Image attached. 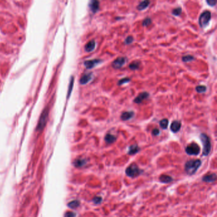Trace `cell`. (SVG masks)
Returning a JSON list of instances; mask_svg holds the SVG:
<instances>
[{
	"mask_svg": "<svg viewBox=\"0 0 217 217\" xmlns=\"http://www.w3.org/2000/svg\"><path fill=\"white\" fill-rule=\"evenodd\" d=\"M201 164V162L199 160H189L186 162L185 166V170L187 174L192 175L196 172Z\"/></svg>",
	"mask_w": 217,
	"mask_h": 217,
	"instance_id": "cell-1",
	"label": "cell"
},
{
	"mask_svg": "<svg viewBox=\"0 0 217 217\" xmlns=\"http://www.w3.org/2000/svg\"><path fill=\"white\" fill-rule=\"evenodd\" d=\"M200 138H201V142L203 144V152H202V154L204 156L208 155L210 153L211 149V142H210V138L206 134H201L200 135Z\"/></svg>",
	"mask_w": 217,
	"mask_h": 217,
	"instance_id": "cell-2",
	"label": "cell"
},
{
	"mask_svg": "<svg viewBox=\"0 0 217 217\" xmlns=\"http://www.w3.org/2000/svg\"><path fill=\"white\" fill-rule=\"evenodd\" d=\"M211 17V12L210 11H204L202 12L199 17V24L201 27H205L210 22Z\"/></svg>",
	"mask_w": 217,
	"mask_h": 217,
	"instance_id": "cell-3",
	"label": "cell"
},
{
	"mask_svg": "<svg viewBox=\"0 0 217 217\" xmlns=\"http://www.w3.org/2000/svg\"><path fill=\"white\" fill-rule=\"evenodd\" d=\"M141 170L136 164L130 165L126 170V174L128 176L131 177V178L138 176L141 174Z\"/></svg>",
	"mask_w": 217,
	"mask_h": 217,
	"instance_id": "cell-4",
	"label": "cell"
},
{
	"mask_svg": "<svg viewBox=\"0 0 217 217\" xmlns=\"http://www.w3.org/2000/svg\"><path fill=\"white\" fill-rule=\"evenodd\" d=\"M185 151L187 154L190 155H197L200 153V147L197 144L192 143L187 146Z\"/></svg>",
	"mask_w": 217,
	"mask_h": 217,
	"instance_id": "cell-5",
	"label": "cell"
},
{
	"mask_svg": "<svg viewBox=\"0 0 217 217\" xmlns=\"http://www.w3.org/2000/svg\"><path fill=\"white\" fill-rule=\"evenodd\" d=\"M48 109H46H46L42 112V115H41L39 122H38V124L37 126L38 130H41L44 128L45 124H46L47 117H48Z\"/></svg>",
	"mask_w": 217,
	"mask_h": 217,
	"instance_id": "cell-6",
	"label": "cell"
},
{
	"mask_svg": "<svg viewBox=\"0 0 217 217\" xmlns=\"http://www.w3.org/2000/svg\"><path fill=\"white\" fill-rule=\"evenodd\" d=\"M126 63V58L124 57H119L112 63V66L115 69H119L122 67Z\"/></svg>",
	"mask_w": 217,
	"mask_h": 217,
	"instance_id": "cell-7",
	"label": "cell"
},
{
	"mask_svg": "<svg viewBox=\"0 0 217 217\" xmlns=\"http://www.w3.org/2000/svg\"><path fill=\"white\" fill-rule=\"evenodd\" d=\"M101 62L102 61L100 59H92V60L86 61L84 64L87 69H92L93 67H96L99 64H100Z\"/></svg>",
	"mask_w": 217,
	"mask_h": 217,
	"instance_id": "cell-8",
	"label": "cell"
},
{
	"mask_svg": "<svg viewBox=\"0 0 217 217\" xmlns=\"http://www.w3.org/2000/svg\"><path fill=\"white\" fill-rule=\"evenodd\" d=\"M149 96H150V94H149V93H148L147 92H141V94H139L134 99V102L136 104L141 103L145 99H147V98L149 97Z\"/></svg>",
	"mask_w": 217,
	"mask_h": 217,
	"instance_id": "cell-9",
	"label": "cell"
},
{
	"mask_svg": "<svg viewBox=\"0 0 217 217\" xmlns=\"http://www.w3.org/2000/svg\"><path fill=\"white\" fill-rule=\"evenodd\" d=\"M92 78V73H88L84 74V75L81 77L80 80V83L82 85L87 84V83H88L90 80H91Z\"/></svg>",
	"mask_w": 217,
	"mask_h": 217,
	"instance_id": "cell-10",
	"label": "cell"
},
{
	"mask_svg": "<svg viewBox=\"0 0 217 217\" xmlns=\"http://www.w3.org/2000/svg\"><path fill=\"white\" fill-rule=\"evenodd\" d=\"M89 8L93 13H96L99 9V2L98 1H91L89 3Z\"/></svg>",
	"mask_w": 217,
	"mask_h": 217,
	"instance_id": "cell-11",
	"label": "cell"
},
{
	"mask_svg": "<svg viewBox=\"0 0 217 217\" xmlns=\"http://www.w3.org/2000/svg\"><path fill=\"white\" fill-rule=\"evenodd\" d=\"M181 126V124L180 123V122L178 121V120H174L173 122L171 125V130L173 132H177L180 130Z\"/></svg>",
	"mask_w": 217,
	"mask_h": 217,
	"instance_id": "cell-12",
	"label": "cell"
},
{
	"mask_svg": "<svg viewBox=\"0 0 217 217\" xmlns=\"http://www.w3.org/2000/svg\"><path fill=\"white\" fill-rule=\"evenodd\" d=\"M134 116L133 111H124L122 113L120 118L122 120H128Z\"/></svg>",
	"mask_w": 217,
	"mask_h": 217,
	"instance_id": "cell-13",
	"label": "cell"
},
{
	"mask_svg": "<svg viewBox=\"0 0 217 217\" xmlns=\"http://www.w3.org/2000/svg\"><path fill=\"white\" fill-rule=\"evenodd\" d=\"M95 46H96V42L94 40H91L86 44L85 46V50L86 52H90L94 50Z\"/></svg>",
	"mask_w": 217,
	"mask_h": 217,
	"instance_id": "cell-14",
	"label": "cell"
},
{
	"mask_svg": "<svg viewBox=\"0 0 217 217\" xmlns=\"http://www.w3.org/2000/svg\"><path fill=\"white\" fill-rule=\"evenodd\" d=\"M217 179V176H216L215 173H213L211 174H209V175H206L202 178V180L205 182L208 183H212L214 182Z\"/></svg>",
	"mask_w": 217,
	"mask_h": 217,
	"instance_id": "cell-15",
	"label": "cell"
},
{
	"mask_svg": "<svg viewBox=\"0 0 217 217\" xmlns=\"http://www.w3.org/2000/svg\"><path fill=\"white\" fill-rule=\"evenodd\" d=\"M116 137L111 134H107L105 138V140L107 143H113L116 141Z\"/></svg>",
	"mask_w": 217,
	"mask_h": 217,
	"instance_id": "cell-16",
	"label": "cell"
},
{
	"mask_svg": "<svg viewBox=\"0 0 217 217\" xmlns=\"http://www.w3.org/2000/svg\"><path fill=\"white\" fill-rule=\"evenodd\" d=\"M150 2L149 1H141L139 3V5H138V8L139 10L141 11V10H145V8H147V7L148 6L149 4H150Z\"/></svg>",
	"mask_w": 217,
	"mask_h": 217,
	"instance_id": "cell-17",
	"label": "cell"
},
{
	"mask_svg": "<svg viewBox=\"0 0 217 217\" xmlns=\"http://www.w3.org/2000/svg\"><path fill=\"white\" fill-rule=\"evenodd\" d=\"M139 148L137 145H131L129 148V151H128V154L129 155H134L136 153L139 152Z\"/></svg>",
	"mask_w": 217,
	"mask_h": 217,
	"instance_id": "cell-18",
	"label": "cell"
},
{
	"mask_svg": "<svg viewBox=\"0 0 217 217\" xmlns=\"http://www.w3.org/2000/svg\"><path fill=\"white\" fill-rule=\"evenodd\" d=\"M159 180L160 182L164 183H168L172 181L173 178L168 175H162L159 178Z\"/></svg>",
	"mask_w": 217,
	"mask_h": 217,
	"instance_id": "cell-19",
	"label": "cell"
},
{
	"mask_svg": "<svg viewBox=\"0 0 217 217\" xmlns=\"http://www.w3.org/2000/svg\"><path fill=\"white\" fill-rule=\"evenodd\" d=\"M139 65H140V63L139 62L134 61L129 65V67L131 70H136V69H139Z\"/></svg>",
	"mask_w": 217,
	"mask_h": 217,
	"instance_id": "cell-20",
	"label": "cell"
},
{
	"mask_svg": "<svg viewBox=\"0 0 217 217\" xmlns=\"http://www.w3.org/2000/svg\"><path fill=\"white\" fill-rule=\"evenodd\" d=\"M168 123H169V121H168V119L164 118V119H162V120H161L160 121V126L161 127L162 129H166L168 127Z\"/></svg>",
	"mask_w": 217,
	"mask_h": 217,
	"instance_id": "cell-21",
	"label": "cell"
},
{
	"mask_svg": "<svg viewBox=\"0 0 217 217\" xmlns=\"http://www.w3.org/2000/svg\"><path fill=\"white\" fill-rule=\"evenodd\" d=\"M86 161L84 159H77V160H75V165L76 167H82L86 164Z\"/></svg>",
	"mask_w": 217,
	"mask_h": 217,
	"instance_id": "cell-22",
	"label": "cell"
},
{
	"mask_svg": "<svg viewBox=\"0 0 217 217\" xmlns=\"http://www.w3.org/2000/svg\"><path fill=\"white\" fill-rule=\"evenodd\" d=\"M80 205V202L78 201H73L68 204V206L71 208L75 209V208H78Z\"/></svg>",
	"mask_w": 217,
	"mask_h": 217,
	"instance_id": "cell-23",
	"label": "cell"
},
{
	"mask_svg": "<svg viewBox=\"0 0 217 217\" xmlns=\"http://www.w3.org/2000/svg\"><path fill=\"white\" fill-rule=\"evenodd\" d=\"M195 59V58L194 57V56H185L182 57V61L185 63H188V62H190V61H192Z\"/></svg>",
	"mask_w": 217,
	"mask_h": 217,
	"instance_id": "cell-24",
	"label": "cell"
},
{
	"mask_svg": "<svg viewBox=\"0 0 217 217\" xmlns=\"http://www.w3.org/2000/svg\"><path fill=\"white\" fill-rule=\"evenodd\" d=\"M206 87L204 86H198L197 87H196L195 88V90L198 93H203L205 92L206 91Z\"/></svg>",
	"mask_w": 217,
	"mask_h": 217,
	"instance_id": "cell-25",
	"label": "cell"
},
{
	"mask_svg": "<svg viewBox=\"0 0 217 217\" xmlns=\"http://www.w3.org/2000/svg\"><path fill=\"white\" fill-rule=\"evenodd\" d=\"M181 12H182V9H181L180 7H178L174 8V9L173 10L172 14H173L174 15H175V16H179V15L181 14Z\"/></svg>",
	"mask_w": 217,
	"mask_h": 217,
	"instance_id": "cell-26",
	"label": "cell"
},
{
	"mask_svg": "<svg viewBox=\"0 0 217 217\" xmlns=\"http://www.w3.org/2000/svg\"><path fill=\"white\" fill-rule=\"evenodd\" d=\"M130 79L129 78H122V79H121L120 80L118 81V86H121V85H123V84H127V83H129V82H130Z\"/></svg>",
	"mask_w": 217,
	"mask_h": 217,
	"instance_id": "cell-27",
	"label": "cell"
},
{
	"mask_svg": "<svg viewBox=\"0 0 217 217\" xmlns=\"http://www.w3.org/2000/svg\"><path fill=\"white\" fill-rule=\"evenodd\" d=\"M73 83H74V78H73V77H71V81H70V84H69V90H68V95H67V97H69V95H70L72 89H73Z\"/></svg>",
	"mask_w": 217,
	"mask_h": 217,
	"instance_id": "cell-28",
	"label": "cell"
},
{
	"mask_svg": "<svg viewBox=\"0 0 217 217\" xmlns=\"http://www.w3.org/2000/svg\"><path fill=\"white\" fill-rule=\"evenodd\" d=\"M152 23V20L150 18H146L145 19H144V21H143V26H148V25H150Z\"/></svg>",
	"mask_w": 217,
	"mask_h": 217,
	"instance_id": "cell-29",
	"label": "cell"
},
{
	"mask_svg": "<svg viewBox=\"0 0 217 217\" xmlns=\"http://www.w3.org/2000/svg\"><path fill=\"white\" fill-rule=\"evenodd\" d=\"M133 41H134L133 37L132 36H129L126 38V40H125V43H126V45H129V44H130L131 43H132Z\"/></svg>",
	"mask_w": 217,
	"mask_h": 217,
	"instance_id": "cell-30",
	"label": "cell"
},
{
	"mask_svg": "<svg viewBox=\"0 0 217 217\" xmlns=\"http://www.w3.org/2000/svg\"><path fill=\"white\" fill-rule=\"evenodd\" d=\"M93 202H94L95 204H100L102 202V198L101 197H95L93 199Z\"/></svg>",
	"mask_w": 217,
	"mask_h": 217,
	"instance_id": "cell-31",
	"label": "cell"
},
{
	"mask_svg": "<svg viewBox=\"0 0 217 217\" xmlns=\"http://www.w3.org/2000/svg\"><path fill=\"white\" fill-rule=\"evenodd\" d=\"M75 216H76V214H75V213L69 211V212L66 213V214H65V217H75Z\"/></svg>",
	"mask_w": 217,
	"mask_h": 217,
	"instance_id": "cell-32",
	"label": "cell"
},
{
	"mask_svg": "<svg viewBox=\"0 0 217 217\" xmlns=\"http://www.w3.org/2000/svg\"><path fill=\"white\" fill-rule=\"evenodd\" d=\"M206 2L210 6H215L216 5V1L214 0H208Z\"/></svg>",
	"mask_w": 217,
	"mask_h": 217,
	"instance_id": "cell-33",
	"label": "cell"
},
{
	"mask_svg": "<svg viewBox=\"0 0 217 217\" xmlns=\"http://www.w3.org/2000/svg\"><path fill=\"white\" fill-rule=\"evenodd\" d=\"M159 133H160V131L158 129H154L152 131V134L154 136H157V135L159 134Z\"/></svg>",
	"mask_w": 217,
	"mask_h": 217,
	"instance_id": "cell-34",
	"label": "cell"
}]
</instances>
